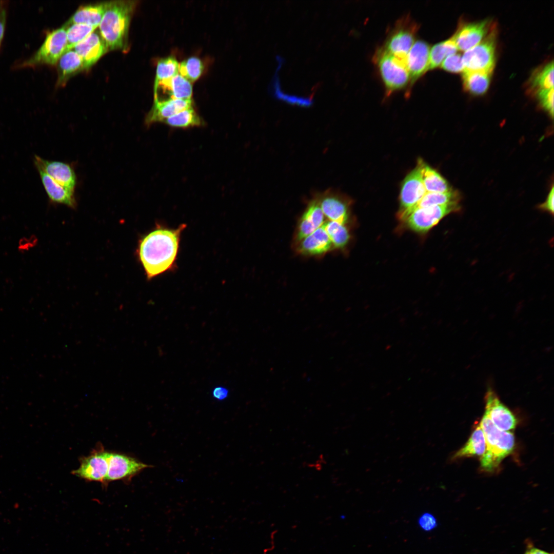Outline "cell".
Segmentation results:
<instances>
[{"label":"cell","mask_w":554,"mask_h":554,"mask_svg":"<svg viewBox=\"0 0 554 554\" xmlns=\"http://www.w3.org/2000/svg\"><path fill=\"white\" fill-rule=\"evenodd\" d=\"M186 227L182 224L172 228L156 223L140 239L137 254L148 280L176 269L181 235Z\"/></svg>","instance_id":"obj_1"},{"label":"cell","mask_w":554,"mask_h":554,"mask_svg":"<svg viewBox=\"0 0 554 554\" xmlns=\"http://www.w3.org/2000/svg\"><path fill=\"white\" fill-rule=\"evenodd\" d=\"M136 3L130 0L107 2L99 32L109 50H127L129 27Z\"/></svg>","instance_id":"obj_2"},{"label":"cell","mask_w":554,"mask_h":554,"mask_svg":"<svg viewBox=\"0 0 554 554\" xmlns=\"http://www.w3.org/2000/svg\"><path fill=\"white\" fill-rule=\"evenodd\" d=\"M486 441V450L481 457V468L491 472L496 469L502 461L513 451L515 440L511 431L498 429L484 414L480 423Z\"/></svg>","instance_id":"obj_3"},{"label":"cell","mask_w":554,"mask_h":554,"mask_svg":"<svg viewBox=\"0 0 554 554\" xmlns=\"http://www.w3.org/2000/svg\"><path fill=\"white\" fill-rule=\"evenodd\" d=\"M67 27L65 25L49 32L39 48L21 64L20 68L34 67L57 64L67 48Z\"/></svg>","instance_id":"obj_4"},{"label":"cell","mask_w":554,"mask_h":554,"mask_svg":"<svg viewBox=\"0 0 554 554\" xmlns=\"http://www.w3.org/2000/svg\"><path fill=\"white\" fill-rule=\"evenodd\" d=\"M497 28L492 25L486 36L462 56L464 71L492 73L496 61Z\"/></svg>","instance_id":"obj_5"},{"label":"cell","mask_w":554,"mask_h":554,"mask_svg":"<svg viewBox=\"0 0 554 554\" xmlns=\"http://www.w3.org/2000/svg\"><path fill=\"white\" fill-rule=\"evenodd\" d=\"M375 58L388 94L403 88L410 82L405 60L388 53L383 49L378 52Z\"/></svg>","instance_id":"obj_6"},{"label":"cell","mask_w":554,"mask_h":554,"mask_svg":"<svg viewBox=\"0 0 554 554\" xmlns=\"http://www.w3.org/2000/svg\"><path fill=\"white\" fill-rule=\"evenodd\" d=\"M109 453L101 444H98L89 454L80 459V466L72 473L87 481L100 482L106 487Z\"/></svg>","instance_id":"obj_7"},{"label":"cell","mask_w":554,"mask_h":554,"mask_svg":"<svg viewBox=\"0 0 554 554\" xmlns=\"http://www.w3.org/2000/svg\"><path fill=\"white\" fill-rule=\"evenodd\" d=\"M460 210V204L418 208L403 220L410 229L418 232H426L437 225L445 216Z\"/></svg>","instance_id":"obj_8"},{"label":"cell","mask_w":554,"mask_h":554,"mask_svg":"<svg viewBox=\"0 0 554 554\" xmlns=\"http://www.w3.org/2000/svg\"><path fill=\"white\" fill-rule=\"evenodd\" d=\"M132 457L118 452L109 451L108 470L106 487L111 482L122 481L128 483L144 469L152 467Z\"/></svg>","instance_id":"obj_9"},{"label":"cell","mask_w":554,"mask_h":554,"mask_svg":"<svg viewBox=\"0 0 554 554\" xmlns=\"http://www.w3.org/2000/svg\"><path fill=\"white\" fill-rule=\"evenodd\" d=\"M420 165L412 170L404 180L400 195L401 209L399 213L403 220L416 207L426 194Z\"/></svg>","instance_id":"obj_10"},{"label":"cell","mask_w":554,"mask_h":554,"mask_svg":"<svg viewBox=\"0 0 554 554\" xmlns=\"http://www.w3.org/2000/svg\"><path fill=\"white\" fill-rule=\"evenodd\" d=\"M484 414L500 430L511 431L517 423L512 412L500 400L496 392L488 388L485 395Z\"/></svg>","instance_id":"obj_11"},{"label":"cell","mask_w":554,"mask_h":554,"mask_svg":"<svg viewBox=\"0 0 554 554\" xmlns=\"http://www.w3.org/2000/svg\"><path fill=\"white\" fill-rule=\"evenodd\" d=\"M192 94L191 83L179 73L154 85V101L189 100Z\"/></svg>","instance_id":"obj_12"},{"label":"cell","mask_w":554,"mask_h":554,"mask_svg":"<svg viewBox=\"0 0 554 554\" xmlns=\"http://www.w3.org/2000/svg\"><path fill=\"white\" fill-rule=\"evenodd\" d=\"M34 163L37 170L45 172L60 185L74 190L76 176L72 166L67 163L49 161L34 155Z\"/></svg>","instance_id":"obj_13"},{"label":"cell","mask_w":554,"mask_h":554,"mask_svg":"<svg viewBox=\"0 0 554 554\" xmlns=\"http://www.w3.org/2000/svg\"><path fill=\"white\" fill-rule=\"evenodd\" d=\"M329 221L345 225L349 218V202L340 194L327 190L315 198Z\"/></svg>","instance_id":"obj_14"},{"label":"cell","mask_w":554,"mask_h":554,"mask_svg":"<svg viewBox=\"0 0 554 554\" xmlns=\"http://www.w3.org/2000/svg\"><path fill=\"white\" fill-rule=\"evenodd\" d=\"M489 26L488 21L461 25L452 36L458 50L465 52L478 45L488 33Z\"/></svg>","instance_id":"obj_15"},{"label":"cell","mask_w":554,"mask_h":554,"mask_svg":"<svg viewBox=\"0 0 554 554\" xmlns=\"http://www.w3.org/2000/svg\"><path fill=\"white\" fill-rule=\"evenodd\" d=\"M72 49L82 58L86 70L95 64L109 50L99 31L96 29Z\"/></svg>","instance_id":"obj_16"},{"label":"cell","mask_w":554,"mask_h":554,"mask_svg":"<svg viewBox=\"0 0 554 554\" xmlns=\"http://www.w3.org/2000/svg\"><path fill=\"white\" fill-rule=\"evenodd\" d=\"M430 47L425 41L418 40L414 42L405 58L410 82L417 80L428 70Z\"/></svg>","instance_id":"obj_17"},{"label":"cell","mask_w":554,"mask_h":554,"mask_svg":"<svg viewBox=\"0 0 554 554\" xmlns=\"http://www.w3.org/2000/svg\"><path fill=\"white\" fill-rule=\"evenodd\" d=\"M415 30L414 25L398 27L388 37L383 49L399 58L405 60L406 55L414 43Z\"/></svg>","instance_id":"obj_18"},{"label":"cell","mask_w":554,"mask_h":554,"mask_svg":"<svg viewBox=\"0 0 554 554\" xmlns=\"http://www.w3.org/2000/svg\"><path fill=\"white\" fill-rule=\"evenodd\" d=\"M192 107V99L154 101L151 110L146 116L145 124L147 127H149L154 123L163 122L168 117Z\"/></svg>","instance_id":"obj_19"},{"label":"cell","mask_w":554,"mask_h":554,"mask_svg":"<svg viewBox=\"0 0 554 554\" xmlns=\"http://www.w3.org/2000/svg\"><path fill=\"white\" fill-rule=\"evenodd\" d=\"M325 216L316 199L311 201L301 216L297 227L296 240L300 242L324 224Z\"/></svg>","instance_id":"obj_20"},{"label":"cell","mask_w":554,"mask_h":554,"mask_svg":"<svg viewBox=\"0 0 554 554\" xmlns=\"http://www.w3.org/2000/svg\"><path fill=\"white\" fill-rule=\"evenodd\" d=\"M37 170L42 184L51 202L63 204L72 209L76 208L77 204L74 190L60 185L43 171Z\"/></svg>","instance_id":"obj_21"},{"label":"cell","mask_w":554,"mask_h":554,"mask_svg":"<svg viewBox=\"0 0 554 554\" xmlns=\"http://www.w3.org/2000/svg\"><path fill=\"white\" fill-rule=\"evenodd\" d=\"M332 247L330 240L322 226L300 241L298 250L304 255H320Z\"/></svg>","instance_id":"obj_22"},{"label":"cell","mask_w":554,"mask_h":554,"mask_svg":"<svg viewBox=\"0 0 554 554\" xmlns=\"http://www.w3.org/2000/svg\"><path fill=\"white\" fill-rule=\"evenodd\" d=\"M57 63L58 86L65 85L71 76L86 70L82 58L73 49L66 51Z\"/></svg>","instance_id":"obj_23"},{"label":"cell","mask_w":554,"mask_h":554,"mask_svg":"<svg viewBox=\"0 0 554 554\" xmlns=\"http://www.w3.org/2000/svg\"><path fill=\"white\" fill-rule=\"evenodd\" d=\"M107 2L80 6L66 23L85 24L97 28L105 12Z\"/></svg>","instance_id":"obj_24"},{"label":"cell","mask_w":554,"mask_h":554,"mask_svg":"<svg viewBox=\"0 0 554 554\" xmlns=\"http://www.w3.org/2000/svg\"><path fill=\"white\" fill-rule=\"evenodd\" d=\"M424 186L427 192H446L452 190L446 180L434 169L419 159Z\"/></svg>","instance_id":"obj_25"},{"label":"cell","mask_w":554,"mask_h":554,"mask_svg":"<svg viewBox=\"0 0 554 554\" xmlns=\"http://www.w3.org/2000/svg\"><path fill=\"white\" fill-rule=\"evenodd\" d=\"M486 441L481 427L477 426L467 442L453 457V459L465 457H481L486 450Z\"/></svg>","instance_id":"obj_26"},{"label":"cell","mask_w":554,"mask_h":554,"mask_svg":"<svg viewBox=\"0 0 554 554\" xmlns=\"http://www.w3.org/2000/svg\"><path fill=\"white\" fill-rule=\"evenodd\" d=\"M491 73L484 71H464L462 80L464 90L476 95L483 94L489 87Z\"/></svg>","instance_id":"obj_27"},{"label":"cell","mask_w":554,"mask_h":554,"mask_svg":"<svg viewBox=\"0 0 554 554\" xmlns=\"http://www.w3.org/2000/svg\"><path fill=\"white\" fill-rule=\"evenodd\" d=\"M553 88V63L552 61L535 70L529 81L530 91L536 93L540 90Z\"/></svg>","instance_id":"obj_28"},{"label":"cell","mask_w":554,"mask_h":554,"mask_svg":"<svg viewBox=\"0 0 554 554\" xmlns=\"http://www.w3.org/2000/svg\"><path fill=\"white\" fill-rule=\"evenodd\" d=\"M460 200V196L459 193L453 190L442 193L426 192L421 201L408 215L418 208H425L449 204H459Z\"/></svg>","instance_id":"obj_29"},{"label":"cell","mask_w":554,"mask_h":554,"mask_svg":"<svg viewBox=\"0 0 554 554\" xmlns=\"http://www.w3.org/2000/svg\"><path fill=\"white\" fill-rule=\"evenodd\" d=\"M457 50L452 37L434 45L430 49L428 70H433L441 66L447 56L456 54Z\"/></svg>","instance_id":"obj_30"},{"label":"cell","mask_w":554,"mask_h":554,"mask_svg":"<svg viewBox=\"0 0 554 554\" xmlns=\"http://www.w3.org/2000/svg\"><path fill=\"white\" fill-rule=\"evenodd\" d=\"M163 123L171 127L181 128L201 126L204 124L202 119L192 107L168 117Z\"/></svg>","instance_id":"obj_31"},{"label":"cell","mask_w":554,"mask_h":554,"mask_svg":"<svg viewBox=\"0 0 554 554\" xmlns=\"http://www.w3.org/2000/svg\"><path fill=\"white\" fill-rule=\"evenodd\" d=\"M322 227L326 232L333 247L343 248L348 243L350 234L345 225L329 221L325 222Z\"/></svg>","instance_id":"obj_32"},{"label":"cell","mask_w":554,"mask_h":554,"mask_svg":"<svg viewBox=\"0 0 554 554\" xmlns=\"http://www.w3.org/2000/svg\"><path fill=\"white\" fill-rule=\"evenodd\" d=\"M65 25L67 27L66 51L72 49L77 44L84 40L96 29L95 27L85 24H65Z\"/></svg>","instance_id":"obj_33"},{"label":"cell","mask_w":554,"mask_h":554,"mask_svg":"<svg viewBox=\"0 0 554 554\" xmlns=\"http://www.w3.org/2000/svg\"><path fill=\"white\" fill-rule=\"evenodd\" d=\"M203 70V64L197 57H189L179 63V73L191 83L200 77Z\"/></svg>","instance_id":"obj_34"},{"label":"cell","mask_w":554,"mask_h":554,"mask_svg":"<svg viewBox=\"0 0 554 554\" xmlns=\"http://www.w3.org/2000/svg\"><path fill=\"white\" fill-rule=\"evenodd\" d=\"M179 63L173 56L162 58L157 64L154 85L160 81L168 79L179 73Z\"/></svg>","instance_id":"obj_35"},{"label":"cell","mask_w":554,"mask_h":554,"mask_svg":"<svg viewBox=\"0 0 554 554\" xmlns=\"http://www.w3.org/2000/svg\"><path fill=\"white\" fill-rule=\"evenodd\" d=\"M441 66L444 70L452 73H460L465 70L462 56L459 54L456 53L447 56Z\"/></svg>","instance_id":"obj_36"},{"label":"cell","mask_w":554,"mask_h":554,"mask_svg":"<svg viewBox=\"0 0 554 554\" xmlns=\"http://www.w3.org/2000/svg\"><path fill=\"white\" fill-rule=\"evenodd\" d=\"M535 94L542 106L552 117L553 115V88L540 90Z\"/></svg>","instance_id":"obj_37"},{"label":"cell","mask_w":554,"mask_h":554,"mask_svg":"<svg viewBox=\"0 0 554 554\" xmlns=\"http://www.w3.org/2000/svg\"><path fill=\"white\" fill-rule=\"evenodd\" d=\"M418 524L422 530L429 531L436 527L437 521L434 516L431 513L425 512L419 517Z\"/></svg>","instance_id":"obj_38"},{"label":"cell","mask_w":554,"mask_h":554,"mask_svg":"<svg viewBox=\"0 0 554 554\" xmlns=\"http://www.w3.org/2000/svg\"><path fill=\"white\" fill-rule=\"evenodd\" d=\"M554 189L553 186H552L551 190L550 191L546 201L542 204H541L539 208L544 211H547L551 214H553V198H554Z\"/></svg>","instance_id":"obj_39"},{"label":"cell","mask_w":554,"mask_h":554,"mask_svg":"<svg viewBox=\"0 0 554 554\" xmlns=\"http://www.w3.org/2000/svg\"><path fill=\"white\" fill-rule=\"evenodd\" d=\"M229 395V390L223 386H217L212 391V397L218 401L225 400Z\"/></svg>","instance_id":"obj_40"},{"label":"cell","mask_w":554,"mask_h":554,"mask_svg":"<svg viewBox=\"0 0 554 554\" xmlns=\"http://www.w3.org/2000/svg\"><path fill=\"white\" fill-rule=\"evenodd\" d=\"M6 23V10L4 5L0 9V48L4 37Z\"/></svg>","instance_id":"obj_41"},{"label":"cell","mask_w":554,"mask_h":554,"mask_svg":"<svg viewBox=\"0 0 554 554\" xmlns=\"http://www.w3.org/2000/svg\"><path fill=\"white\" fill-rule=\"evenodd\" d=\"M524 554H552L546 552L537 548H531L528 549Z\"/></svg>","instance_id":"obj_42"},{"label":"cell","mask_w":554,"mask_h":554,"mask_svg":"<svg viewBox=\"0 0 554 554\" xmlns=\"http://www.w3.org/2000/svg\"><path fill=\"white\" fill-rule=\"evenodd\" d=\"M4 5V4L3 3V2H0V9Z\"/></svg>","instance_id":"obj_43"}]
</instances>
